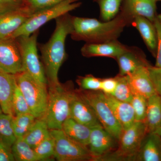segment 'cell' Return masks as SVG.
Returning a JSON list of instances; mask_svg holds the SVG:
<instances>
[{"mask_svg":"<svg viewBox=\"0 0 161 161\" xmlns=\"http://www.w3.org/2000/svg\"><path fill=\"white\" fill-rule=\"evenodd\" d=\"M133 19L122 10L113 19L99 21L94 18L72 17V39L86 43H101L117 40Z\"/></svg>","mask_w":161,"mask_h":161,"instance_id":"obj_1","label":"cell"},{"mask_svg":"<svg viewBox=\"0 0 161 161\" xmlns=\"http://www.w3.org/2000/svg\"><path fill=\"white\" fill-rule=\"evenodd\" d=\"M72 17L67 14L56 19V28L46 43L40 44V49L48 86L60 83L58 72L66 59L65 40L72 31Z\"/></svg>","mask_w":161,"mask_h":161,"instance_id":"obj_2","label":"cell"},{"mask_svg":"<svg viewBox=\"0 0 161 161\" xmlns=\"http://www.w3.org/2000/svg\"><path fill=\"white\" fill-rule=\"evenodd\" d=\"M69 84L48 86V104L43 116L49 130H61L64 121L69 117L71 102L75 91Z\"/></svg>","mask_w":161,"mask_h":161,"instance_id":"obj_3","label":"cell"},{"mask_svg":"<svg viewBox=\"0 0 161 161\" xmlns=\"http://www.w3.org/2000/svg\"><path fill=\"white\" fill-rule=\"evenodd\" d=\"M81 3L78 0H64L51 7L34 13L23 25L20 26L12 38L16 39L21 36H31L51 20L61 16L78 8Z\"/></svg>","mask_w":161,"mask_h":161,"instance_id":"obj_4","label":"cell"},{"mask_svg":"<svg viewBox=\"0 0 161 161\" xmlns=\"http://www.w3.org/2000/svg\"><path fill=\"white\" fill-rule=\"evenodd\" d=\"M16 76L18 86L26 99L31 114L36 118L43 117L48 104V86L39 82L25 72H21Z\"/></svg>","mask_w":161,"mask_h":161,"instance_id":"obj_5","label":"cell"},{"mask_svg":"<svg viewBox=\"0 0 161 161\" xmlns=\"http://www.w3.org/2000/svg\"><path fill=\"white\" fill-rule=\"evenodd\" d=\"M148 133L145 121H135L128 129L123 130L118 141V149L114 153L104 156L103 157L107 156L108 157L103 160L136 159L143 141Z\"/></svg>","mask_w":161,"mask_h":161,"instance_id":"obj_6","label":"cell"},{"mask_svg":"<svg viewBox=\"0 0 161 161\" xmlns=\"http://www.w3.org/2000/svg\"><path fill=\"white\" fill-rule=\"evenodd\" d=\"M77 92L81 98L92 107L104 129L118 141L123 129L104 98L103 92L81 89Z\"/></svg>","mask_w":161,"mask_h":161,"instance_id":"obj_7","label":"cell"},{"mask_svg":"<svg viewBox=\"0 0 161 161\" xmlns=\"http://www.w3.org/2000/svg\"><path fill=\"white\" fill-rule=\"evenodd\" d=\"M39 31L31 36H21L16 38L22 58L23 72L36 80L48 86L43 64L38 53L37 39Z\"/></svg>","mask_w":161,"mask_h":161,"instance_id":"obj_8","label":"cell"},{"mask_svg":"<svg viewBox=\"0 0 161 161\" xmlns=\"http://www.w3.org/2000/svg\"><path fill=\"white\" fill-rule=\"evenodd\" d=\"M55 142L54 157L58 161L93 160L87 146L69 138L61 130H50Z\"/></svg>","mask_w":161,"mask_h":161,"instance_id":"obj_9","label":"cell"},{"mask_svg":"<svg viewBox=\"0 0 161 161\" xmlns=\"http://www.w3.org/2000/svg\"><path fill=\"white\" fill-rule=\"evenodd\" d=\"M0 70L15 75L23 72L21 53L16 39L0 40Z\"/></svg>","mask_w":161,"mask_h":161,"instance_id":"obj_10","label":"cell"},{"mask_svg":"<svg viewBox=\"0 0 161 161\" xmlns=\"http://www.w3.org/2000/svg\"><path fill=\"white\" fill-rule=\"evenodd\" d=\"M91 129L88 147L93 160H100L113 149L116 139L101 125L92 127Z\"/></svg>","mask_w":161,"mask_h":161,"instance_id":"obj_11","label":"cell"},{"mask_svg":"<svg viewBox=\"0 0 161 161\" xmlns=\"http://www.w3.org/2000/svg\"><path fill=\"white\" fill-rule=\"evenodd\" d=\"M129 47L115 40L101 43H86L80 51L82 56L86 58L107 57L116 60Z\"/></svg>","mask_w":161,"mask_h":161,"instance_id":"obj_12","label":"cell"},{"mask_svg":"<svg viewBox=\"0 0 161 161\" xmlns=\"http://www.w3.org/2000/svg\"><path fill=\"white\" fill-rule=\"evenodd\" d=\"M150 65L139 67L132 74L127 75L134 95H142L148 98L157 94L150 77Z\"/></svg>","mask_w":161,"mask_h":161,"instance_id":"obj_13","label":"cell"},{"mask_svg":"<svg viewBox=\"0 0 161 161\" xmlns=\"http://www.w3.org/2000/svg\"><path fill=\"white\" fill-rule=\"evenodd\" d=\"M34 13L31 8H26L0 16V40L11 38Z\"/></svg>","mask_w":161,"mask_h":161,"instance_id":"obj_14","label":"cell"},{"mask_svg":"<svg viewBox=\"0 0 161 161\" xmlns=\"http://www.w3.org/2000/svg\"><path fill=\"white\" fill-rule=\"evenodd\" d=\"M69 117L90 128L101 125L92 107L81 98L77 91L71 102Z\"/></svg>","mask_w":161,"mask_h":161,"instance_id":"obj_15","label":"cell"},{"mask_svg":"<svg viewBox=\"0 0 161 161\" xmlns=\"http://www.w3.org/2000/svg\"><path fill=\"white\" fill-rule=\"evenodd\" d=\"M116 60L119 67L118 75L121 76L130 75L141 66L150 65L143 52L136 47H129Z\"/></svg>","mask_w":161,"mask_h":161,"instance_id":"obj_16","label":"cell"},{"mask_svg":"<svg viewBox=\"0 0 161 161\" xmlns=\"http://www.w3.org/2000/svg\"><path fill=\"white\" fill-rule=\"evenodd\" d=\"M156 0H124L121 10L132 19L143 17L153 23L157 15Z\"/></svg>","mask_w":161,"mask_h":161,"instance_id":"obj_17","label":"cell"},{"mask_svg":"<svg viewBox=\"0 0 161 161\" xmlns=\"http://www.w3.org/2000/svg\"><path fill=\"white\" fill-rule=\"evenodd\" d=\"M103 96L123 130L128 129L134 123L135 114L130 103L118 100L111 95L103 93Z\"/></svg>","mask_w":161,"mask_h":161,"instance_id":"obj_18","label":"cell"},{"mask_svg":"<svg viewBox=\"0 0 161 161\" xmlns=\"http://www.w3.org/2000/svg\"><path fill=\"white\" fill-rule=\"evenodd\" d=\"M16 85V75L0 70V105L3 113L14 116L12 101Z\"/></svg>","mask_w":161,"mask_h":161,"instance_id":"obj_19","label":"cell"},{"mask_svg":"<svg viewBox=\"0 0 161 161\" xmlns=\"http://www.w3.org/2000/svg\"><path fill=\"white\" fill-rule=\"evenodd\" d=\"M131 24L137 30L147 48L155 58L157 51V34L153 23L143 17L136 16L133 19Z\"/></svg>","mask_w":161,"mask_h":161,"instance_id":"obj_20","label":"cell"},{"mask_svg":"<svg viewBox=\"0 0 161 161\" xmlns=\"http://www.w3.org/2000/svg\"><path fill=\"white\" fill-rule=\"evenodd\" d=\"M136 159L161 161V138L157 133H148L143 141Z\"/></svg>","mask_w":161,"mask_h":161,"instance_id":"obj_21","label":"cell"},{"mask_svg":"<svg viewBox=\"0 0 161 161\" xmlns=\"http://www.w3.org/2000/svg\"><path fill=\"white\" fill-rule=\"evenodd\" d=\"M145 123L148 133H156L161 128V95L156 94L147 99Z\"/></svg>","mask_w":161,"mask_h":161,"instance_id":"obj_22","label":"cell"},{"mask_svg":"<svg viewBox=\"0 0 161 161\" xmlns=\"http://www.w3.org/2000/svg\"><path fill=\"white\" fill-rule=\"evenodd\" d=\"M61 130L69 138L88 147L91 128L78 122L70 117L64 121Z\"/></svg>","mask_w":161,"mask_h":161,"instance_id":"obj_23","label":"cell"},{"mask_svg":"<svg viewBox=\"0 0 161 161\" xmlns=\"http://www.w3.org/2000/svg\"><path fill=\"white\" fill-rule=\"evenodd\" d=\"M50 130L43 117L36 118L23 138L33 149L50 135Z\"/></svg>","mask_w":161,"mask_h":161,"instance_id":"obj_24","label":"cell"},{"mask_svg":"<svg viewBox=\"0 0 161 161\" xmlns=\"http://www.w3.org/2000/svg\"><path fill=\"white\" fill-rule=\"evenodd\" d=\"M14 116L4 113L0 114V142L11 150L17 139L13 129Z\"/></svg>","mask_w":161,"mask_h":161,"instance_id":"obj_25","label":"cell"},{"mask_svg":"<svg viewBox=\"0 0 161 161\" xmlns=\"http://www.w3.org/2000/svg\"><path fill=\"white\" fill-rule=\"evenodd\" d=\"M15 161H39L34 150L26 142L23 137L17 138L11 147Z\"/></svg>","mask_w":161,"mask_h":161,"instance_id":"obj_26","label":"cell"},{"mask_svg":"<svg viewBox=\"0 0 161 161\" xmlns=\"http://www.w3.org/2000/svg\"><path fill=\"white\" fill-rule=\"evenodd\" d=\"M100 9L101 21L113 19L118 14L124 0H97Z\"/></svg>","mask_w":161,"mask_h":161,"instance_id":"obj_27","label":"cell"},{"mask_svg":"<svg viewBox=\"0 0 161 161\" xmlns=\"http://www.w3.org/2000/svg\"><path fill=\"white\" fill-rule=\"evenodd\" d=\"M36 119V118L31 113H25L14 116L13 129L17 138L24 137Z\"/></svg>","mask_w":161,"mask_h":161,"instance_id":"obj_28","label":"cell"},{"mask_svg":"<svg viewBox=\"0 0 161 161\" xmlns=\"http://www.w3.org/2000/svg\"><path fill=\"white\" fill-rule=\"evenodd\" d=\"M117 78V86L112 95L118 100L130 103L133 97V92L126 76H116Z\"/></svg>","mask_w":161,"mask_h":161,"instance_id":"obj_29","label":"cell"},{"mask_svg":"<svg viewBox=\"0 0 161 161\" xmlns=\"http://www.w3.org/2000/svg\"><path fill=\"white\" fill-rule=\"evenodd\" d=\"M34 150L40 161L44 160L51 157H54L55 153L54 140L50 134L49 136L35 147Z\"/></svg>","mask_w":161,"mask_h":161,"instance_id":"obj_30","label":"cell"},{"mask_svg":"<svg viewBox=\"0 0 161 161\" xmlns=\"http://www.w3.org/2000/svg\"><path fill=\"white\" fill-rule=\"evenodd\" d=\"M12 107L14 116L25 113H31L29 106L17 83L14 93Z\"/></svg>","mask_w":161,"mask_h":161,"instance_id":"obj_31","label":"cell"},{"mask_svg":"<svg viewBox=\"0 0 161 161\" xmlns=\"http://www.w3.org/2000/svg\"><path fill=\"white\" fill-rule=\"evenodd\" d=\"M147 99L142 95H133L130 103L134 110L136 121H145L147 115Z\"/></svg>","mask_w":161,"mask_h":161,"instance_id":"obj_32","label":"cell"},{"mask_svg":"<svg viewBox=\"0 0 161 161\" xmlns=\"http://www.w3.org/2000/svg\"><path fill=\"white\" fill-rule=\"evenodd\" d=\"M26 8H30L27 0H0V16Z\"/></svg>","mask_w":161,"mask_h":161,"instance_id":"obj_33","label":"cell"},{"mask_svg":"<svg viewBox=\"0 0 161 161\" xmlns=\"http://www.w3.org/2000/svg\"><path fill=\"white\" fill-rule=\"evenodd\" d=\"M102 79L92 75L78 77L77 83L81 89L86 91H100Z\"/></svg>","mask_w":161,"mask_h":161,"instance_id":"obj_34","label":"cell"},{"mask_svg":"<svg viewBox=\"0 0 161 161\" xmlns=\"http://www.w3.org/2000/svg\"><path fill=\"white\" fill-rule=\"evenodd\" d=\"M157 34V51L156 56L155 67H161V14H157L153 21Z\"/></svg>","mask_w":161,"mask_h":161,"instance_id":"obj_35","label":"cell"},{"mask_svg":"<svg viewBox=\"0 0 161 161\" xmlns=\"http://www.w3.org/2000/svg\"><path fill=\"white\" fill-rule=\"evenodd\" d=\"M64 0H27L31 9L34 12L51 7Z\"/></svg>","mask_w":161,"mask_h":161,"instance_id":"obj_36","label":"cell"},{"mask_svg":"<svg viewBox=\"0 0 161 161\" xmlns=\"http://www.w3.org/2000/svg\"><path fill=\"white\" fill-rule=\"evenodd\" d=\"M150 77L157 94L161 95V67L150 65L149 66Z\"/></svg>","mask_w":161,"mask_h":161,"instance_id":"obj_37","label":"cell"},{"mask_svg":"<svg viewBox=\"0 0 161 161\" xmlns=\"http://www.w3.org/2000/svg\"><path fill=\"white\" fill-rule=\"evenodd\" d=\"M117 77L102 79L100 91L104 94L112 95L117 86Z\"/></svg>","mask_w":161,"mask_h":161,"instance_id":"obj_38","label":"cell"},{"mask_svg":"<svg viewBox=\"0 0 161 161\" xmlns=\"http://www.w3.org/2000/svg\"><path fill=\"white\" fill-rule=\"evenodd\" d=\"M15 161L11 149L7 148L0 142V161Z\"/></svg>","mask_w":161,"mask_h":161,"instance_id":"obj_39","label":"cell"},{"mask_svg":"<svg viewBox=\"0 0 161 161\" xmlns=\"http://www.w3.org/2000/svg\"><path fill=\"white\" fill-rule=\"evenodd\" d=\"M157 134H158L159 136L161 138V128L160 129V130L158 131V132H157Z\"/></svg>","mask_w":161,"mask_h":161,"instance_id":"obj_40","label":"cell"},{"mask_svg":"<svg viewBox=\"0 0 161 161\" xmlns=\"http://www.w3.org/2000/svg\"><path fill=\"white\" fill-rule=\"evenodd\" d=\"M3 109H2V107H1V105H0V114H2V113H3Z\"/></svg>","mask_w":161,"mask_h":161,"instance_id":"obj_41","label":"cell"},{"mask_svg":"<svg viewBox=\"0 0 161 161\" xmlns=\"http://www.w3.org/2000/svg\"><path fill=\"white\" fill-rule=\"evenodd\" d=\"M156 1H161V0H156Z\"/></svg>","mask_w":161,"mask_h":161,"instance_id":"obj_42","label":"cell"}]
</instances>
